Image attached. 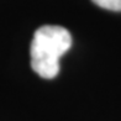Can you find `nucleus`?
<instances>
[{"label":"nucleus","mask_w":121,"mask_h":121,"mask_svg":"<svg viewBox=\"0 0 121 121\" xmlns=\"http://www.w3.org/2000/svg\"><path fill=\"white\" fill-rule=\"evenodd\" d=\"M72 46V36L62 26L45 25L36 30L31 42V67L45 79L59 72V58Z\"/></svg>","instance_id":"f257e3e1"},{"label":"nucleus","mask_w":121,"mask_h":121,"mask_svg":"<svg viewBox=\"0 0 121 121\" xmlns=\"http://www.w3.org/2000/svg\"><path fill=\"white\" fill-rule=\"evenodd\" d=\"M98 6L111 11H121V0H93Z\"/></svg>","instance_id":"f03ea898"}]
</instances>
